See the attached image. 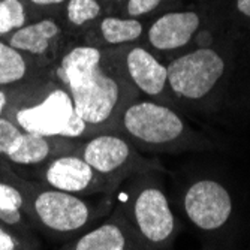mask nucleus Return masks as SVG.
Listing matches in <instances>:
<instances>
[{"instance_id": "f257e3e1", "label": "nucleus", "mask_w": 250, "mask_h": 250, "mask_svg": "<svg viewBox=\"0 0 250 250\" xmlns=\"http://www.w3.org/2000/svg\"><path fill=\"white\" fill-rule=\"evenodd\" d=\"M168 85L178 109L250 108V45L231 36L199 43L168 62Z\"/></svg>"}, {"instance_id": "f03ea898", "label": "nucleus", "mask_w": 250, "mask_h": 250, "mask_svg": "<svg viewBox=\"0 0 250 250\" xmlns=\"http://www.w3.org/2000/svg\"><path fill=\"white\" fill-rule=\"evenodd\" d=\"M114 130L138 148L150 153L208 151L217 144L196 130L174 105L153 99L129 101L117 119Z\"/></svg>"}, {"instance_id": "7ed1b4c3", "label": "nucleus", "mask_w": 250, "mask_h": 250, "mask_svg": "<svg viewBox=\"0 0 250 250\" xmlns=\"http://www.w3.org/2000/svg\"><path fill=\"white\" fill-rule=\"evenodd\" d=\"M130 87L125 72L108 66L105 57L99 67L67 93L78 117L93 135L116 127L123 106L130 101Z\"/></svg>"}, {"instance_id": "20e7f679", "label": "nucleus", "mask_w": 250, "mask_h": 250, "mask_svg": "<svg viewBox=\"0 0 250 250\" xmlns=\"http://www.w3.org/2000/svg\"><path fill=\"white\" fill-rule=\"evenodd\" d=\"M122 214L140 249H171L180 232V222L169 199L153 177L135 186Z\"/></svg>"}, {"instance_id": "39448f33", "label": "nucleus", "mask_w": 250, "mask_h": 250, "mask_svg": "<svg viewBox=\"0 0 250 250\" xmlns=\"http://www.w3.org/2000/svg\"><path fill=\"white\" fill-rule=\"evenodd\" d=\"M180 206L188 222L208 240L228 237L237 211L229 188L216 177L201 175L181 189Z\"/></svg>"}, {"instance_id": "423d86ee", "label": "nucleus", "mask_w": 250, "mask_h": 250, "mask_svg": "<svg viewBox=\"0 0 250 250\" xmlns=\"http://www.w3.org/2000/svg\"><path fill=\"white\" fill-rule=\"evenodd\" d=\"M15 122L24 132H33L51 138L80 140L90 133L85 123L78 117L67 90L54 88L39 102L17 111Z\"/></svg>"}, {"instance_id": "0eeeda50", "label": "nucleus", "mask_w": 250, "mask_h": 250, "mask_svg": "<svg viewBox=\"0 0 250 250\" xmlns=\"http://www.w3.org/2000/svg\"><path fill=\"white\" fill-rule=\"evenodd\" d=\"M78 153L99 175L108 181L120 178L127 172L165 171L157 161L143 157L120 132H96L85 138Z\"/></svg>"}, {"instance_id": "6e6552de", "label": "nucleus", "mask_w": 250, "mask_h": 250, "mask_svg": "<svg viewBox=\"0 0 250 250\" xmlns=\"http://www.w3.org/2000/svg\"><path fill=\"white\" fill-rule=\"evenodd\" d=\"M206 29V15L198 9H169L156 17L146 29V47L169 62L195 48Z\"/></svg>"}, {"instance_id": "1a4fd4ad", "label": "nucleus", "mask_w": 250, "mask_h": 250, "mask_svg": "<svg viewBox=\"0 0 250 250\" xmlns=\"http://www.w3.org/2000/svg\"><path fill=\"white\" fill-rule=\"evenodd\" d=\"M32 211L43 228L56 235H75L98 216L80 195L54 188L41 190L32 198Z\"/></svg>"}, {"instance_id": "9d476101", "label": "nucleus", "mask_w": 250, "mask_h": 250, "mask_svg": "<svg viewBox=\"0 0 250 250\" xmlns=\"http://www.w3.org/2000/svg\"><path fill=\"white\" fill-rule=\"evenodd\" d=\"M123 72L136 92L148 99L174 105L168 85V63L146 45H132L126 51Z\"/></svg>"}, {"instance_id": "9b49d317", "label": "nucleus", "mask_w": 250, "mask_h": 250, "mask_svg": "<svg viewBox=\"0 0 250 250\" xmlns=\"http://www.w3.org/2000/svg\"><path fill=\"white\" fill-rule=\"evenodd\" d=\"M43 180L50 188L74 195L96 193L109 183L84 161L80 153L60 154L51 159L43 171Z\"/></svg>"}, {"instance_id": "f8f14e48", "label": "nucleus", "mask_w": 250, "mask_h": 250, "mask_svg": "<svg viewBox=\"0 0 250 250\" xmlns=\"http://www.w3.org/2000/svg\"><path fill=\"white\" fill-rule=\"evenodd\" d=\"M67 249L72 250H127L140 249L123 214H117L92 231L81 234Z\"/></svg>"}, {"instance_id": "ddd939ff", "label": "nucleus", "mask_w": 250, "mask_h": 250, "mask_svg": "<svg viewBox=\"0 0 250 250\" xmlns=\"http://www.w3.org/2000/svg\"><path fill=\"white\" fill-rule=\"evenodd\" d=\"M146 33L140 18L106 15L90 26L87 43L96 47H120L138 42Z\"/></svg>"}, {"instance_id": "4468645a", "label": "nucleus", "mask_w": 250, "mask_h": 250, "mask_svg": "<svg viewBox=\"0 0 250 250\" xmlns=\"http://www.w3.org/2000/svg\"><path fill=\"white\" fill-rule=\"evenodd\" d=\"M62 26L53 17H45L14 30L8 35V43L21 54L43 56L62 35Z\"/></svg>"}, {"instance_id": "2eb2a0df", "label": "nucleus", "mask_w": 250, "mask_h": 250, "mask_svg": "<svg viewBox=\"0 0 250 250\" xmlns=\"http://www.w3.org/2000/svg\"><path fill=\"white\" fill-rule=\"evenodd\" d=\"M106 54L101 47L90 43L75 45L67 50L57 67V77L64 90H72L77 87L85 77L92 74L96 67H99Z\"/></svg>"}, {"instance_id": "dca6fc26", "label": "nucleus", "mask_w": 250, "mask_h": 250, "mask_svg": "<svg viewBox=\"0 0 250 250\" xmlns=\"http://www.w3.org/2000/svg\"><path fill=\"white\" fill-rule=\"evenodd\" d=\"M53 138L33 132H24L17 138L6 157L17 165H36L51 156L53 153Z\"/></svg>"}, {"instance_id": "f3484780", "label": "nucleus", "mask_w": 250, "mask_h": 250, "mask_svg": "<svg viewBox=\"0 0 250 250\" xmlns=\"http://www.w3.org/2000/svg\"><path fill=\"white\" fill-rule=\"evenodd\" d=\"M27 62L24 54L0 38V85H11L24 80Z\"/></svg>"}, {"instance_id": "a211bd4d", "label": "nucleus", "mask_w": 250, "mask_h": 250, "mask_svg": "<svg viewBox=\"0 0 250 250\" xmlns=\"http://www.w3.org/2000/svg\"><path fill=\"white\" fill-rule=\"evenodd\" d=\"M104 8L101 0H66L64 17L67 24L74 29H85L102 17Z\"/></svg>"}, {"instance_id": "6ab92c4d", "label": "nucleus", "mask_w": 250, "mask_h": 250, "mask_svg": "<svg viewBox=\"0 0 250 250\" xmlns=\"http://www.w3.org/2000/svg\"><path fill=\"white\" fill-rule=\"evenodd\" d=\"M27 21L24 0H0V38L11 35Z\"/></svg>"}, {"instance_id": "aec40b11", "label": "nucleus", "mask_w": 250, "mask_h": 250, "mask_svg": "<svg viewBox=\"0 0 250 250\" xmlns=\"http://www.w3.org/2000/svg\"><path fill=\"white\" fill-rule=\"evenodd\" d=\"M24 198L12 185L0 181V220L9 226H17L21 222V207Z\"/></svg>"}, {"instance_id": "412c9836", "label": "nucleus", "mask_w": 250, "mask_h": 250, "mask_svg": "<svg viewBox=\"0 0 250 250\" xmlns=\"http://www.w3.org/2000/svg\"><path fill=\"white\" fill-rule=\"evenodd\" d=\"M125 2H126V8H125L126 17L143 18L156 12L164 5L165 0H125Z\"/></svg>"}, {"instance_id": "4be33fe9", "label": "nucleus", "mask_w": 250, "mask_h": 250, "mask_svg": "<svg viewBox=\"0 0 250 250\" xmlns=\"http://www.w3.org/2000/svg\"><path fill=\"white\" fill-rule=\"evenodd\" d=\"M21 133L22 130L17 123L0 116V156H6Z\"/></svg>"}, {"instance_id": "5701e85b", "label": "nucleus", "mask_w": 250, "mask_h": 250, "mask_svg": "<svg viewBox=\"0 0 250 250\" xmlns=\"http://www.w3.org/2000/svg\"><path fill=\"white\" fill-rule=\"evenodd\" d=\"M234 14L240 24L250 29V0H234Z\"/></svg>"}, {"instance_id": "b1692460", "label": "nucleus", "mask_w": 250, "mask_h": 250, "mask_svg": "<svg viewBox=\"0 0 250 250\" xmlns=\"http://www.w3.org/2000/svg\"><path fill=\"white\" fill-rule=\"evenodd\" d=\"M18 244L15 241V238L0 225V250H14L17 249Z\"/></svg>"}, {"instance_id": "393cba45", "label": "nucleus", "mask_w": 250, "mask_h": 250, "mask_svg": "<svg viewBox=\"0 0 250 250\" xmlns=\"http://www.w3.org/2000/svg\"><path fill=\"white\" fill-rule=\"evenodd\" d=\"M27 3L36 8H56L66 3V0H26Z\"/></svg>"}, {"instance_id": "a878e982", "label": "nucleus", "mask_w": 250, "mask_h": 250, "mask_svg": "<svg viewBox=\"0 0 250 250\" xmlns=\"http://www.w3.org/2000/svg\"><path fill=\"white\" fill-rule=\"evenodd\" d=\"M6 104H8L6 95H5V92H2V90H0V116L3 114V111L6 108Z\"/></svg>"}, {"instance_id": "bb28decb", "label": "nucleus", "mask_w": 250, "mask_h": 250, "mask_svg": "<svg viewBox=\"0 0 250 250\" xmlns=\"http://www.w3.org/2000/svg\"><path fill=\"white\" fill-rule=\"evenodd\" d=\"M112 2H125V0H112Z\"/></svg>"}]
</instances>
